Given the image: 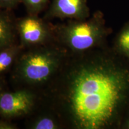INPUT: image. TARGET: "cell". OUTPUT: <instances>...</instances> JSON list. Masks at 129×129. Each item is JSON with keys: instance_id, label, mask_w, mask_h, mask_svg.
<instances>
[{"instance_id": "obj_1", "label": "cell", "mask_w": 129, "mask_h": 129, "mask_svg": "<svg viewBox=\"0 0 129 129\" xmlns=\"http://www.w3.org/2000/svg\"><path fill=\"white\" fill-rule=\"evenodd\" d=\"M38 101L72 129H120L129 116V60L103 46L68 53Z\"/></svg>"}, {"instance_id": "obj_2", "label": "cell", "mask_w": 129, "mask_h": 129, "mask_svg": "<svg viewBox=\"0 0 129 129\" xmlns=\"http://www.w3.org/2000/svg\"><path fill=\"white\" fill-rule=\"evenodd\" d=\"M68 53L57 42L25 48L13 67L12 80L24 88H42L57 73Z\"/></svg>"}, {"instance_id": "obj_3", "label": "cell", "mask_w": 129, "mask_h": 129, "mask_svg": "<svg viewBox=\"0 0 129 129\" xmlns=\"http://www.w3.org/2000/svg\"><path fill=\"white\" fill-rule=\"evenodd\" d=\"M52 26L56 42L71 53L84 52L103 46L112 32L100 10L85 20H67Z\"/></svg>"}, {"instance_id": "obj_4", "label": "cell", "mask_w": 129, "mask_h": 129, "mask_svg": "<svg viewBox=\"0 0 129 129\" xmlns=\"http://www.w3.org/2000/svg\"><path fill=\"white\" fill-rule=\"evenodd\" d=\"M53 23L39 15L27 14L16 19L19 43L24 48L56 43Z\"/></svg>"}, {"instance_id": "obj_5", "label": "cell", "mask_w": 129, "mask_h": 129, "mask_svg": "<svg viewBox=\"0 0 129 129\" xmlns=\"http://www.w3.org/2000/svg\"><path fill=\"white\" fill-rule=\"evenodd\" d=\"M38 102V96L34 90L22 88L15 91H5L0 95V117L13 118L28 115Z\"/></svg>"}, {"instance_id": "obj_6", "label": "cell", "mask_w": 129, "mask_h": 129, "mask_svg": "<svg viewBox=\"0 0 129 129\" xmlns=\"http://www.w3.org/2000/svg\"><path fill=\"white\" fill-rule=\"evenodd\" d=\"M90 17L87 0H51L43 16L50 21L61 20H85Z\"/></svg>"}, {"instance_id": "obj_7", "label": "cell", "mask_w": 129, "mask_h": 129, "mask_svg": "<svg viewBox=\"0 0 129 129\" xmlns=\"http://www.w3.org/2000/svg\"><path fill=\"white\" fill-rule=\"evenodd\" d=\"M16 19L12 10L0 9V50L18 43Z\"/></svg>"}, {"instance_id": "obj_8", "label": "cell", "mask_w": 129, "mask_h": 129, "mask_svg": "<svg viewBox=\"0 0 129 129\" xmlns=\"http://www.w3.org/2000/svg\"><path fill=\"white\" fill-rule=\"evenodd\" d=\"M24 49L25 48L18 43L0 50V75L13 68Z\"/></svg>"}, {"instance_id": "obj_9", "label": "cell", "mask_w": 129, "mask_h": 129, "mask_svg": "<svg viewBox=\"0 0 129 129\" xmlns=\"http://www.w3.org/2000/svg\"><path fill=\"white\" fill-rule=\"evenodd\" d=\"M113 47L129 60V22H127L116 35Z\"/></svg>"}, {"instance_id": "obj_10", "label": "cell", "mask_w": 129, "mask_h": 129, "mask_svg": "<svg viewBox=\"0 0 129 129\" xmlns=\"http://www.w3.org/2000/svg\"><path fill=\"white\" fill-rule=\"evenodd\" d=\"M64 127L62 122L57 116L43 115L35 118L30 124L32 129H59Z\"/></svg>"}, {"instance_id": "obj_11", "label": "cell", "mask_w": 129, "mask_h": 129, "mask_svg": "<svg viewBox=\"0 0 129 129\" xmlns=\"http://www.w3.org/2000/svg\"><path fill=\"white\" fill-rule=\"evenodd\" d=\"M50 0H22L28 14L40 15L47 9Z\"/></svg>"}, {"instance_id": "obj_12", "label": "cell", "mask_w": 129, "mask_h": 129, "mask_svg": "<svg viewBox=\"0 0 129 129\" xmlns=\"http://www.w3.org/2000/svg\"><path fill=\"white\" fill-rule=\"evenodd\" d=\"M22 0H0V9L13 11L22 3Z\"/></svg>"}, {"instance_id": "obj_13", "label": "cell", "mask_w": 129, "mask_h": 129, "mask_svg": "<svg viewBox=\"0 0 129 129\" xmlns=\"http://www.w3.org/2000/svg\"><path fill=\"white\" fill-rule=\"evenodd\" d=\"M17 125L11 122L9 120L0 118V129H17Z\"/></svg>"}, {"instance_id": "obj_14", "label": "cell", "mask_w": 129, "mask_h": 129, "mask_svg": "<svg viewBox=\"0 0 129 129\" xmlns=\"http://www.w3.org/2000/svg\"><path fill=\"white\" fill-rule=\"evenodd\" d=\"M6 91V83L4 79L0 75V95Z\"/></svg>"}, {"instance_id": "obj_15", "label": "cell", "mask_w": 129, "mask_h": 129, "mask_svg": "<svg viewBox=\"0 0 129 129\" xmlns=\"http://www.w3.org/2000/svg\"><path fill=\"white\" fill-rule=\"evenodd\" d=\"M127 128V129H129V116L127 118V120L125 121L124 125L123 128Z\"/></svg>"}]
</instances>
